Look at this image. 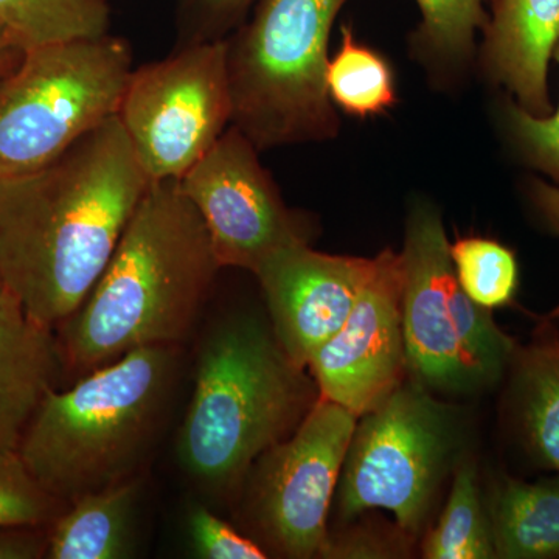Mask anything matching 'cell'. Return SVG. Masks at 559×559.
<instances>
[{
  "instance_id": "obj_1",
  "label": "cell",
  "mask_w": 559,
  "mask_h": 559,
  "mask_svg": "<svg viewBox=\"0 0 559 559\" xmlns=\"http://www.w3.org/2000/svg\"><path fill=\"white\" fill-rule=\"evenodd\" d=\"M150 186L117 116L38 170L0 178L3 288L40 325H62L102 277Z\"/></svg>"
},
{
  "instance_id": "obj_2",
  "label": "cell",
  "mask_w": 559,
  "mask_h": 559,
  "mask_svg": "<svg viewBox=\"0 0 559 559\" xmlns=\"http://www.w3.org/2000/svg\"><path fill=\"white\" fill-rule=\"evenodd\" d=\"M221 270L204 221L178 180L151 182L108 266L62 323V358L91 371L132 349L179 344Z\"/></svg>"
},
{
  "instance_id": "obj_3",
  "label": "cell",
  "mask_w": 559,
  "mask_h": 559,
  "mask_svg": "<svg viewBox=\"0 0 559 559\" xmlns=\"http://www.w3.org/2000/svg\"><path fill=\"white\" fill-rule=\"evenodd\" d=\"M312 395L272 330L252 318L227 320L201 349L179 430L180 465L210 495L230 496L260 455L300 425Z\"/></svg>"
},
{
  "instance_id": "obj_4",
  "label": "cell",
  "mask_w": 559,
  "mask_h": 559,
  "mask_svg": "<svg viewBox=\"0 0 559 559\" xmlns=\"http://www.w3.org/2000/svg\"><path fill=\"white\" fill-rule=\"evenodd\" d=\"M176 371V345L132 349L50 390L20 444L40 487L61 503L134 479L160 425Z\"/></svg>"
},
{
  "instance_id": "obj_5",
  "label": "cell",
  "mask_w": 559,
  "mask_h": 559,
  "mask_svg": "<svg viewBox=\"0 0 559 559\" xmlns=\"http://www.w3.org/2000/svg\"><path fill=\"white\" fill-rule=\"evenodd\" d=\"M349 0H259L227 39L231 124L261 151L336 138L326 90L334 22Z\"/></svg>"
},
{
  "instance_id": "obj_6",
  "label": "cell",
  "mask_w": 559,
  "mask_h": 559,
  "mask_svg": "<svg viewBox=\"0 0 559 559\" xmlns=\"http://www.w3.org/2000/svg\"><path fill=\"white\" fill-rule=\"evenodd\" d=\"M132 69L110 33L25 49L0 80V178L38 170L117 116Z\"/></svg>"
},
{
  "instance_id": "obj_7",
  "label": "cell",
  "mask_w": 559,
  "mask_h": 559,
  "mask_svg": "<svg viewBox=\"0 0 559 559\" xmlns=\"http://www.w3.org/2000/svg\"><path fill=\"white\" fill-rule=\"evenodd\" d=\"M359 419L341 473L342 520L389 510L401 532L418 535L457 460V412L412 380Z\"/></svg>"
},
{
  "instance_id": "obj_8",
  "label": "cell",
  "mask_w": 559,
  "mask_h": 559,
  "mask_svg": "<svg viewBox=\"0 0 559 559\" xmlns=\"http://www.w3.org/2000/svg\"><path fill=\"white\" fill-rule=\"evenodd\" d=\"M227 39L178 46L132 69L119 106L121 127L151 179L179 180L231 124Z\"/></svg>"
},
{
  "instance_id": "obj_9",
  "label": "cell",
  "mask_w": 559,
  "mask_h": 559,
  "mask_svg": "<svg viewBox=\"0 0 559 559\" xmlns=\"http://www.w3.org/2000/svg\"><path fill=\"white\" fill-rule=\"evenodd\" d=\"M358 419L319 396L294 432L250 468V514L266 543L283 557L308 559L322 554L331 503Z\"/></svg>"
},
{
  "instance_id": "obj_10",
  "label": "cell",
  "mask_w": 559,
  "mask_h": 559,
  "mask_svg": "<svg viewBox=\"0 0 559 559\" xmlns=\"http://www.w3.org/2000/svg\"><path fill=\"white\" fill-rule=\"evenodd\" d=\"M259 154L248 135L230 124L178 180L204 221L221 270L255 274L280 249L308 242L299 215L283 201Z\"/></svg>"
},
{
  "instance_id": "obj_11",
  "label": "cell",
  "mask_w": 559,
  "mask_h": 559,
  "mask_svg": "<svg viewBox=\"0 0 559 559\" xmlns=\"http://www.w3.org/2000/svg\"><path fill=\"white\" fill-rule=\"evenodd\" d=\"M439 210L412 207L401 250V322L407 373L426 389L473 392L489 385L460 344L451 311L455 272Z\"/></svg>"
},
{
  "instance_id": "obj_12",
  "label": "cell",
  "mask_w": 559,
  "mask_h": 559,
  "mask_svg": "<svg viewBox=\"0 0 559 559\" xmlns=\"http://www.w3.org/2000/svg\"><path fill=\"white\" fill-rule=\"evenodd\" d=\"M401 286L400 253L382 250L344 325L308 362L319 396L358 418L392 395L407 373Z\"/></svg>"
},
{
  "instance_id": "obj_13",
  "label": "cell",
  "mask_w": 559,
  "mask_h": 559,
  "mask_svg": "<svg viewBox=\"0 0 559 559\" xmlns=\"http://www.w3.org/2000/svg\"><path fill=\"white\" fill-rule=\"evenodd\" d=\"M374 259L330 255L296 242L255 272L270 310L272 333L294 366L307 369L336 334L373 272Z\"/></svg>"
},
{
  "instance_id": "obj_14",
  "label": "cell",
  "mask_w": 559,
  "mask_h": 559,
  "mask_svg": "<svg viewBox=\"0 0 559 559\" xmlns=\"http://www.w3.org/2000/svg\"><path fill=\"white\" fill-rule=\"evenodd\" d=\"M481 66L533 116L551 112L549 64L559 43V0H491Z\"/></svg>"
},
{
  "instance_id": "obj_15",
  "label": "cell",
  "mask_w": 559,
  "mask_h": 559,
  "mask_svg": "<svg viewBox=\"0 0 559 559\" xmlns=\"http://www.w3.org/2000/svg\"><path fill=\"white\" fill-rule=\"evenodd\" d=\"M62 358L49 326L0 293V450L17 451L39 404L55 389Z\"/></svg>"
},
{
  "instance_id": "obj_16",
  "label": "cell",
  "mask_w": 559,
  "mask_h": 559,
  "mask_svg": "<svg viewBox=\"0 0 559 559\" xmlns=\"http://www.w3.org/2000/svg\"><path fill=\"white\" fill-rule=\"evenodd\" d=\"M511 407L522 443L536 463L559 473V330L540 323L510 364Z\"/></svg>"
},
{
  "instance_id": "obj_17",
  "label": "cell",
  "mask_w": 559,
  "mask_h": 559,
  "mask_svg": "<svg viewBox=\"0 0 559 559\" xmlns=\"http://www.w3.org/2000/svg\"><path fill=\"white\" fill-rule=\"evenodd\" d=\"M496 558H559V474L527 481L503 479L488 510Z\"/></svg>"
},
{
  "instance_id": "obj_18",
  "label": "cell",
  "mask_w": 559,
  "mask_h": 559,
  "mask_svg": "<svg viewBox=\"0 0 559 559\" xmlns=\"http://www.w3.org/2000/svg\"><path fill=\"white\" fill-rule=\"evenodd\" d=\"M139 491L134 477L70 503L68 513L58 518L50 532L47 558H127Z\"/></svg>"
},
{
  "instance_id": "obj_19",
  "label": "cell",
  "mask_w": 559,
  "mask_h": 559,
  "mask_svg": "<svg viewBox=\"0 0 559 559\" xmlns=\"http://www.w3.org/2000/svg\"><path fill=\"white\" fill-rule=\"evenodd\" d=\"M421 554L428 559L496 558L491 522L481 503L479 477L473 460L459 463L450 498L439 522L426 533Z\"/></svg>"
},
{
  "instance_id": "obj_20",
  "label": "cell",
  "mask_w": 559,
  "mask_h": 559,
  "mask_svg": "<svg viewBox=\"0 0 559 559\" xmlns=\"http://www.w3.org/2000/svg\"><path fill=\"white\" fill-rule=\"evenodd\" d=\"M0 25L22 49L108 35L109 0H0Z\"/></svg>"
},
{
  "instance_id": "obj_21",
  "label": "cell",
  "mask_w": 559,
  "mask_h": 559,
  "mask_svg": "<svg viewBox=\"0 0 559 559\" xmlns=\"http://www.w3.org/2000/svg\"><path fill=\"white\" fill-rule=\"evenodd\" d=\"M326 90L334 106L359 119L381 116L396 103L395 76L388 60L341 27V47L326 68Z\"/></svg>"
},
{
  "instance_id": "obj_22",
  "label": "cell",
  "mask_w": 559,
  "mask_h": 559,
  "mask_svg": "<svg viewBox=\"0 0 559 559\" xmlns=\"http://www.w3.org/2000/svg\"><path fill=\"white\" fill-rule=\"evenodd\" d=\"M491 0H417L421 22L411 35V47L432 69H459L476 50Z\"/></svg>"
},
{
  "instance_id": "obj_23",
  "label": "cell",
  "mask_w": 559,
  "mask_h": 559,
  "mask_svg": "<svg viewBox=\"0 0 559 559\" xmlns=\"http://www.w3.org/2000/svg\"><path fill=\"white\" fill-rule=\"evenodd\" d=\"M459 285L487 310L510 307L520 288V264L513 250L481 237L457 238L450 246Z\"/></svg>"
},
{
  "instance_id": "obj_24",
  "label": "cell",
  "mask_w": 559,
  "mask_h": 559,
  "mask_svg": "<svg viewBox=\"0 0 559 559\" xmlns=\"http://www.w3.org/2000/svg\"><path fill=\"white\" fill-rule=\"evenodd\" d=\"M60 503L32 476L20 452L0 450V527H43Z\"/></svg>"
},
{
  "instance_id": "obj_25",
  "label": "cell",
  "mask_w": 559,
  "mask_h": 559,
  "mask_svg": "<svg viewBox=\"0 0 559 559\" xmlns=\"http://www.w3.org/2000/svg\"><path fill=\"white\" fill-rule=\"evenodd\" d=\"M178 46L229 38L259 0H176Z\"/></svg>"
},
{
  "instance_id": "obj_26",
  "label": "cell",
  "mask_w": 559,
  "mask_h": 559,
  "mask_svg": "<svg viewBox=\"0 0 559 559\" xmlns=\"http://www.w3.org/2000/svg\"><path fill=\"white\" fill-rule=\"evenodd\" d=\"M554 58L559 64V43ZM503 116L511 139L525 159L559 183V105L557 112L538 117L521 108L516 102H509Z\"/></svg>"
},
{
  "instance_id": "obj_27",
  "label": "cell",
  "mask_w": 559,
  "mask_h": 559,
  "mask_svg": "<svg viewBox=\"0 0 559 559\" xmlns=\"http://www.w3.org/2000/svg\"><path fill=\"white\" fill-rule=\"evenodd\" d=\"M191 543L198 557L205 559H264L266 550L255 540L241 535L226 521L219 520L205 507L190 511Z\"/></svg>"
},
{
  "instance_id": "obj_28",
  "label": "cell",
  "mask_w": 559,
  "mask_h": 559,
  "mask_svg": "<svg viewBox=\"0 0 559 559\" xmlns=\"http://www.w3.org/2000/svg\"><path fill=\"white\" fill-rule=\"evenodd\" d=\"M40 527H0V559H38L47 557L49 535Z\"/></svg>"
},
{
  "instance_id": "obj_29",
  "label": "cell",
  "mask_w": 559,
  "mask_h": 559,
  "mask_svg": "<svg viewBox=\"0 0 559 559\" xmlns=\"http://www.w3.org/2000/svg\"><path fill=\"white\" fill-rule=\"evenodd\" d=\"M528 197L544 224L559 237V187L535 179L530 182Z\"/></svg>"
},
{
  "instance_id": "obj_30",
  "label": "cell",
  "mask_w": 559,
  "mask_h": 559,
  "mask_svg": "<svg viewBox=\"0 0 559 559\" xmlns=\"http://www.w3.org/2000/svg\"><path fill=\"white\" fill-rule=\"evenodd\" d=\"M24 51L20 44L11 38L5 28L0 25V80L16 68Z\"/></svg>"
},
{
  "instance_id": "obj_31",
  "label": "cell",
  "mask_w": 559,
  "mask_h": 559,
  "mask_svg": "<svg viewBox=\"0 0 559 559\" xmlns=\"http://www.w3.org/2000/svg\"><path fill=\"white\" fill-rule=\"evenodd\" d=\"M550 318H554V319L559 318V308H557V310H555L554 312H551Z\"/></svg>"
},
{
  "instance_id": "obj_32",
  "label": "cell",
  "mask_w": 559,
  "mask_h": 559,
  "mask_svg": "<svg viewBox=\"0 0 559 559\" xmlns=\"http://www.w3.org/2000/svg\"><path fill=\"white\" fill-rule=\"evenodd\" d=\"M2 290H5V288H3L2 278H0V293H2Z\"/></svg>"
}]
</instances>
